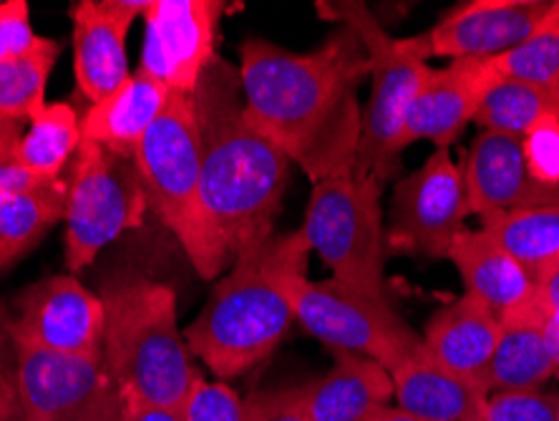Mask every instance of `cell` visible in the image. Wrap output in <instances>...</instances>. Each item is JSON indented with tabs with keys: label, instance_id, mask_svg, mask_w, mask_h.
Wrapping results in <instances>:
<instances>
[{
	"label": "cell",
	"instance_id": "6da1fadb",
	"mask_svg": "<svg viewBox=\"0 0 559 421\" xmlns=\"http://www.w3.org/2000/svg\"><path fill=\"white\" fill-rule=\"evenodd\" d=\"M237 71L252 127L312 185L356 169L364 124L358 89L368 79L366 48L356 33L338 26L308 54L248 38Z\"/></svg>",
	"mask_w": 559,
	"mask_h": 421
},
{
	"label": "cell",
	"instance_id": "7a4b0ae2",
	"mask_svg": "<svg viewBox=\"0 0 559 421\" xmlns=\"http://www.w3.org/2000/svg\"><path fill=\"white\" fill-rule=\"evenodd\" d=\"M202 147V197L233 258L275 235L293 162L245 114L240 71L225 59L192 91Z\"/></svg>",
	"mask_w": 559,
	"mask_h": 421
},
{
	"label": "cell",
	"instance_id": "3957f363",
	"mask_svg": "<svg viewBox=\"0 0 559 421\" xmlns=\"http://www.w3.org/2000/svg\"><path fill=\"white\" fill-rule=\"evenodd\" d=\"M310 245L300 230L267 237L235 258L210 303L185 328L192 356L219 382L265 361L295 324L293 283L308 276Z\"/></svg>",
	"mask_w": 559,
	"mask_h": 421
},
{
	"label": "cell",
	"instance_id": "277c9868",
	"mask_svg": "<svg viewBox=\"0 0 559 421\" xmlns=\"http://www.w3.org/2000/svg\"><path fill=\"white\" fill-rule=\"evenodd\" d=\"M104 363L121 394L179 411L200 371L177 324V295L150 278H114L102 288Z\"/></svg>",
	"mask_w": 559,
	"mask_h": 421
},
{
	"label": "cell",
	"instance_id": "5b68a950",
	"mask_svg": "<svg viewBox=\"0 0 559 421\" xmlns=\"http://www.w3.org/2000/svg\"><path fill=\"white\" fill-rule=\"evenodd\" d=\"M316 8L325 21L356 33L366 48L371 96L364 109L353 172L371 177L385 187L401 167L408 106L414 102L426 71L431 69L429 33L408 38L391 36L371 8L356 3V0H323Z\"/></svg>",
	"mask_w": 559,
	"mask_h": 421
},
{
	"label": "cell",
	"instance_id": "8992f818",
	"mask_svg": "<svg viewBox=\"0 0 559 421\" xmlns=\"http://www.w3.org/2000/svg\"><path fill=\"white\" fill-rule=\"evenodd\" d=\"M146 202L182 245L202 278H217L233 260L202 197V147L192 96L171 94L167 109L134 154Z\"/></svg>",
	"mask_w": 559,
	"mask_h": 421
},
{
	"label": "cell",
	"instance_id": "52a82bcc",
	"mask_svg": "<svg viewBox=\"0 0 559 421\" xmlns=\"http://www.w3.org/2000/svg\"><path fill=\"white\" fill-rule=\"evenodd\" d=\"M383 187L376 179L350 172L345 177L312 185L300 233L310 253L333 270V278L378 299L385 293V225L381 212Z\"/></svg>",
	"mask_w": 559,
	"mask_h": 421
},
{
	"label": "cell",
	"instance_id": "ba28073f",
	"mask_svg": "<svg viewBox=\"0 0 559 421\" xmlns=\"http://www.w3.org/2000/svg\"><path fill=\"white\" fill-rule=\"evenodd\" d=\"M150 210L134 156L81 142L69 177L63 260L69 276L84 272L96 255L129 230L142 227Z\"/></svg>",
	"mask_w": 559,
	"mask_h": 421
},
{
	"label": "cell",
	"instance_id": "9c48e42d",
	"mask_svg": "<svg viewBox=\"0 0 559 421\" xmlns=\"http://www.w3.org/2000/svg\"><path fill=\"white\" fill-rule=\"evenodd\" d=\"M293 308L295 320L328 349L373 359L385 371L424 346L389 299L358 291L338 278L300 276L293 283Z\"/></svg>",
	"mask_w": 559,
	"mask_h": 421
},
{
	"label": "cell",
	"instance_id": "30bf717a",
	"mask_svg": "<svg viewBox=\"0 0 559 421\" xmlns=\"http://www.w3.org/2000/svg\"><path fill=\"white\" fill-rule=\"evenodd\" d=\"M468 210L464 169L449 150H436L393 189L385 243L389 253L447 258L464 233Z\"/></svg>",
	"mask_w": 559,
	"mask_h": 421
},
{
	"label": "cell",
	"instance_id": "8fae6325",
	"mask_svg": "<svg viewBox=\"0 0 559 421\" xmlns=\"http://www.w3.org/2000/svg\"><path fill=\"white\" fill-rule=\"evenodd\" d=\"M13 346L15 374L33 414L44 421H124V394L104 359L56 356L15 336Z\"/></svg>",
	"mask_w": 559,
	"mask_h": 421
},
{
	"label": "cell",
	"instance_id": "7c38bea8",
	"mask_svg": "<svg viewBox=\"0 0 559 421\" xmlns=\"http://www.w3.org/2000/svg\"><path fill=\"white\" fill-rule=\"evenodd\" d=\"M104 324L102 295L69 272L28 285L8 316L19 341L69 359H104Z\"/></svg>",
	"mask_w": 559,
	"mask_h": 421
},
{
	"label": "cell",
	"instance_id": "4fadbf2b",
	"mask_svg": "<svg viewBox=\"0 0 559 421\" xmlns=\"http://www.w3.org/2000/svg\"><path fill=\"white\" fill-rule=\"evenodd\" d=\"M225 3L219 0H150L144 11V48L139 69L171 94H187L217 59V33Z\"/></svg>",
	"mask_w": 559,
	"mask_h": 421
},
{
	"label": "cell",
	"instance_id": "5bb4252c",
	"mask_svg": "<svg viewBox=\"0 0 559 421\" xmlns=\"http://www.w3.org/2000/svg\"><path fill=\"white\" fill-rule=\"evenodd\" d=\"M146 5L150 0H79L71 5L73 77L92 104L131 77L127 36Z\"/></svg>",
	"mask_w": 559,
	"mask_h": 421
},
{
	"label": "cell",
	"instance_id": "9a60e30c",
	"mask_svg": "<svg viewBox=\"0 0 559 421\" xmlns=\"http://www.w3.org/2000/svg\"><path fill=\"white\" fill-rule=\"evenodd\" d=\"M552 0H472L454 5L429 31L431 56L451 61H489L514 51Z\"/></svg>",
	"mask_w": 559,
	"mask_h": 421
},
{
	"label": "cell",
	"instance_id": "2e32d148",
	"mask_svg": "<svg viewBox=\"0 0 559 421\" xmlns=\"http://www.w3.org/2000/svg\"><path fill=\"white\" fill-rule=\"evenodd\" d=\"M468 210L489 225L516 210L559 202V189L534 182L522 154V139L479 131L462 164Z\"/></svg>",
	"mask_w": 559,
	"mask_h": 421
},
{
	"label": "cell",
	"instance_id": "e0dca14e",
	"mask_svg": "<svg viewBox=\"0 0 559 421\" xmlns=\"http://www.w3.org/2000/svg\"><path fill=\"white\" fill-rule=\"evenodd\" d=\"M491 84L487 61H451L447 69H429L408 106L404 150L418 139L449 150L472 124L484 91Z\"/></svg>",
	"mask_w": 559,
	"mask_h": 421
},
{
	"label": "cell",
	"instance_id": "ac0fdd59",
	"mask_svg": "<svg viewBox=\"0 0 559 421\" xmlns=\"http://www.w3.org/2000/svg\"><path fill=\"white\" fill-rule=\"evenodd\" d=\"M447 258L464 280L466 295L487 305L499 320L539 305V285L487 230H464Z\"/></svg>",
	"mask_w": 559,
	"mask_h": 421
},
{
	"label": "cell",
	"instance_id": "d6986e66",
	"mask_svg": "<svg viewBox=\"0 0 559 421\" xmlns=\"http://www.w3.org/2000/svg\"><path fill=\"white\" fill-rule=\"evenodd\" d=\"M499 334L501 320L497 313L464 293L433 313L421 341L426 353L443 369L484 389V374L495 356Z\"/></svg>",
	"mask_w": 559,
	"mask_h": 421
},
{
	"label": "cell",
	"instance_id": "ffe728a7",
	"mask_svg": "<svg viewBox=\"0 0 559 421\" xmlns=\"http://www.w3.org/2000/svg\"><path fill=\"white\" fill-rule=\"evenodd\" d=\"M393 399L421 421H481L487 391L443 369L421 346L391 371Z\"/></svg>",
	"mask_w": 559,
	"mask_h": 421
},
{
	"label": "cell",
	"instance_id": "44dd1931",
	"mask_svg": "<svg viewBox=\"0 0 559 421\" xmlns=\"http://www.w3.org/2000/svg\"><path fill=\"white\" fill-rule=\"evenodd\" d=\"M169 98L171 91L162 81L136 69L114 94L92 104L81 117V137L114 154L134 156Z\"/></svg>",
	"mask_w": 559,
	"mask_h": 421
},
{
	"label": "cell",
	"instance_id": "7402d4cb",
	"mask_svg": "<svg viewBox=\"0 0 559 421\" xmlns=\"http://www.w3.org/2000/svg\"><path fill=\"white\" fill-rule=\"evenodd\" d=\"M559 356L542 305L501 320V334L484 374V391H534L557 376Z\"/></svg>",
	"mask_w": 559,
	"mask_h": 421
},
{
	"label": "cell",
	"instance_id": "603a6c76",
	"mask_svg": "<svg viewBox=\"0 0 559 421\" xmlns=\"http://www.w3.org/2000/svg\"><path fill=\"white\" fill-rule=\"evenodd\" d=\"M300 389L310 421H364L393 399L389 371L358 353H335L333 369Z\"/></svg>",
	"mask_w": 559,
	"mask_h": 421
},
{
	"label": "cell",
	"instance_id": "cb8c5ba5",
	"mask_svg": "<svg viewBox=\"0 0 559 421\" xmlns=\"http://www.w3.org/2000/svg\"><path fill=\"white\" fill-rule=\"evenodd\" d=\"M69 179L38 182L15 192L0 210V276L36 247L56 222L66 218Z\"/></svg>",
	"mask_w": 559,
	"mask_h": 421
},
{
	"label": "cell",
	"instance_id": "d4e9b609",
	"mask_svg": "<svg viewBox=\"0 0 559 421\" xmlns=\"http://www.w3.org/2000/svg\"><path fill=\"white\" fill-rule=\"evenodd\" d=\"M81 142L79 112L69 102L44 104L23 129L13 162L36 182L61 179Z\"/></svg>",
	"mask_w": 559,
	"mask_h": 421
},
{
	"label": "cell",
	"instance_id": "484cf974",
	"mask_svg": "<svg viewBox=\"0 0 559 421\" xmlns=\"http://www.w3.org/2000/svg\"><path fill=\"white\" fill-rule=\"evenodd\" d=\"M481 227L530 272L537 285L559 272V202L516 210Z\"/></svg>",
	"mask_w": 559,
	"mask_h": 421
},
{
	"label": "cell",
	"instance_id": "4316f807",
	"mask_svg": "<svg viewBox=\"0 0 559 421\" xmlns=\"http://www.w3.org/2000/svg\"><path fill=\"white\" fill-rule=\"evenodd\" d=\"M559 117V98L549 91L514 79H491L484 91L474 124L481 131L522 139L542 119Z\"/></svg>",
	"mask_w": 559,
	"mask_h": 421
},
{
	"label": "cell",
	"instance_id": "83f0119b",
	"mask_svg": "<svg viewBox=\"0 0 559 421\" xmlns=\"http://www.w3.org/2000/svg\"><path fill=\"white\" fill-rule=\"evenodd\" d=\"M59 40L38 36L31 51L0 63V121L21 124L46 104V86L59 59Z\"/></svg>",
	"mask_w": 559,
	"mask_h": 421
},
{
	"label": "cell",
	"instance_id": "f1b7e54d",
	"mask_svg": "<svg viewBox=\"0 0 559 421\" xmlns=\"http://www.w3.org/2000/svg\"><path fill=\"white\" fill-rule=\"evenodd\" d=\"M491 79H514L559 98V0L514 51L487 61Z\"/></svg>",
	"mask_w": 559,
	"mask_h": 421
},
{
	"label": "cell",
	"instance_id": "f546056e",
	"mask_svg": "<svg viewBox=\"0 0 559 421\" xmlns=\"http://www.w3.org/2000/svg\"><path fill=\"white\" fill-rule=\"evenodd\" d=\"M182 421H248L245 399L222 382L197 376L187 401L179 409Z\"/></svg>",
	"mask_w": 559,
	"mask_h": 421
},
{
	"label": "cell",
	"instance_id": "4dcf8cb0",
	"mask_svg": "<svg viewBox=\"0 0 559 421\" xmlns=\"http://www.w3.org/2000/svg\"><path fill=\"white\" fill-rule=\"evenodd\" d=\"M559 394L501 391L489 394L484 404V421H555Z\"/></svg>",
	"mask_w": 559,
	"mask_h": 421
},
{
	"label": "cell",
	"instance_id": "1f68e13d",
	"mask_svg": "<svg viewBox=\"0 0 559 421\" xmlns=\"http://www.w3.org/2000/svg\"><path fill=\"white\" fill-rule=\"evenodd\" d=\"M522 154L534 182L559 189V117L542 119L522 137Z\"/></svg>",
	"mask_w": 559,
	"mask_h": 421
},
{
	"label": "cell",
	"instance_id": "d6a6232c",
	"mask_svg": "<svg viewBox=\"0 0 559 421\" xmlns=\"http://www.w3.org/2000/svg\"><path fill=\"white\" fill-rule=\"evenodd\" d=\"M0 421H44L33 414L23 399L19 374H15V346L8 316L0 313Z\"/></svg>",
	"mask_w": 559,
	"mask_h": 421
},
{
	"label": "cell",
	"instance_id": "836d02e7",
	"mask_svg": "<svg viewBox=\"0 0 559 421\" xmlns=\"http://www.w3.org/2000/svg\"><path fill=\"white\" fill-rule=\"evenodd\" d=\"M36 40L26 0H0V63L31 51Z\"/></svg>",
	"mask_w": 559,
	"mask_h": 421
},
{
	"label": "cell",
	"instance_id": "e575fe53",
	"mask_svg": "<svg viewBox=\"0 0 559 421\" xmlns=\"http://www.w3.org/2000/svg\"><path fill=\"white\" fill-rule=\"evenodd\" d=\"M245 409L248 421H310L300 386L254 391L245 399Z\"/></svg>",
	"mask_w": 559,
	"mask_h": 421
},
{
	"label": "cell",
	"instance_id": "d590c367",
	"mask_svg": "<svg viewBox=\"0 0 559 421\" xmlns=\"http://www.w3.org/2000/svg\"><path fill=\"white\" fill-rule=\"evenodd\" d=\"M539 305L542 311H545L549 334H552V341L559 356V272H555L552 278H547L545 283H539Z\"/></svg>",
	"mask_w": 559,
	"mask_h": 421
},
{
	"label": "cell",
	"instance_id": "8d00e7d4",
	"mask_svg": "<svg viewBox=\"0 0 559 421\" xmlns=\"http://www.w3.org/2000/svg\"><path fill=\"white\" fill-rule=\"evenodd\" d=\"M124 421H182V414L175 409L156 407V404L124 394Z\"/></svg>",
	"mask_w": 559,
	"mask_h": 421
},
{
	"label": "cell",
	"instance_id": "74e56055",
	"mask_svg": "<svg viewBox=\"0 0 559 421\" xmlns=\"http://www.w3.org/2000/svg\"><path fill=\"white\" fill-rule=\"evenodd\" d=\"M33 185H38V182L26 175L15 162L0 164V189H3V192H23V189H28Z\"/></svg>",
	"mask_w": 559,
	"mask_h": 421
},
{
	"label": "cell",
	"instance_id": "f35d334b",
	"mask_svg": "<svg viewBox=\"0 0 559 421\" xmlns=\"http://www.w3.org/2000/svg\"><path fill=\"white\" fill-rule=\"evenodd\" d=\"M23 129H26V127H21V124L0 121V164L13 162V152L21 142Z\"/></svg>",
	"mask_w": 559,
	"mask_h": 421
},
{
	"label": "cell",
	"instance_id": "ab89813d",
	"mask_svg": "<svg viewBox=\"0 0 559 421\" xmlns=\"http://www.w3.org/2000/svg\"><path fill=\"white\" fill-rule=\"evenodd\" d=\"M364 421H421V419L408 414V411H404L401 407H391V404H383V407H376Z\"/></svg>",
	"mask_w": 559,
	"mask_h": 421
},
{
	"label": "cell",
	"instance_id": "60d3db41",
	"mask_svg": "<svg viewBox=\"0 0 559 421\" xmlns=\"http://www.w3.org/2000/svg\"><path fill=\"white\" fill-rule=\"evenodd\" d=\"M13 195H15V192H13ZM8 197H11V192H3V189H0V210H3V204H5Z\"/></svg>",
	"mask_w": 559,
	"mask_h": 421
},
{
	"label": "cell",
	"instance_id": "b9f144b4",
	"mask_svg": "<svg viewBox=\"0 0 559 421\" xmlns=\"http://www.w3.org/2000/svg\"><path fill=\"white\" fill-rule=\"evenodd\" d=\"M555 421H559V404H557V417H555Z\"/></svg>",
	"mask_w": 559,
	"mask_h": 421
},
{
	"label": "cell",
	"instance_id": "7bdbcfd3",
	"mask_svg": "<svg viewBox=\"0 0 559 421\" xmlns=\"http://www.w3.org/2000/svg\"><path fill=\"white\" fill-rule=\"evenodd\" d=\"M481 421H484V419H481Z\"/></svg>",
	"mask_w": 559,
	"mask_h": 421
}]
</instances>
